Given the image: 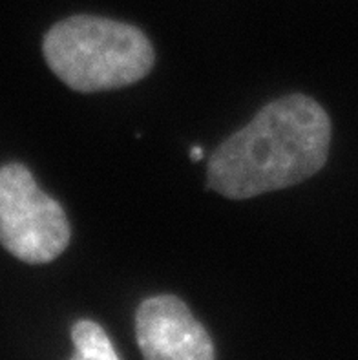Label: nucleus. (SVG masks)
<instances>
[{"label":"nucleus","mask_w":358,"mask_h":360,"mask_svg":"<svg viewBox=\"0 0 358 360\" xmlns=\"http://www.w3.org/2000/svg\"><path fill=\"white\" fill-rule=\"evenodd\" d=\"M331 143V119L304 94L263 106L209 160V187L229 200H247L305 181L322 169Z\"/></svg>","instance_id":"obj_1"},{"label":"nucleus","mask_w":358,"mask_h":360,"mask_svg":"<svg viewBox=\"0 0 358 360\" xmlns=\"http://www.w3.org/2000/svg\"><path fill=\"white\" fill-rule=\"evenodd\" d=\"M42 51L51 72L81 94L130 86L148 75L155 59L139 27L94 15H75L51 26Z\"/></svg>","instance_id":"obj_2"},{"label":"nucleus","mask_w":358,"mask_h":360,"mask_svg":"<svg viewBox=\"0 0 358 360\" xmlns=\"http://www.w3.org/2000/svg\"><path fill=\"white\" fill-rule=\"evenodd\" d=\"M72 229L59 201L20 163L0 169V243L26 264H48L68 247Z\"/></svg>","instance_id":"obj_3"},{"label":"nucleus","mask_w":358,"mask_h":360,"mask_svg":"<svg viewBox=\"0 0 358 360\" xmlns=\"http://www.w3.org/2000/svg\"><path fill=\"white\" fill-rule=\"evenodd\" d=\"M136 333L145 360H214L209 333L174 295L141 302Z\"/></svg>","instance_id":"obj_4"},{"label":"nucleus","mask_w":358,"mask_h":360,"mask_svg":"<svg viewBox=\"0 0 358 360\" xmlns=\"http://www.w3.org/2000/svg\"><path fill=\"white\" fill-rule=\"evenodd\" d=\"M75 346L72 360H119L114 344L106 331L94 320H79L72 328Z\"/></svg>","instance_id":"obj_5"},{"label":"nucleus","mask_w":358,"mask_h":360,"mask_svg":"<svg viewBox=\"0 0 358 360\" xmlns=\"http://www.w3.org/2000/svg\"><path fill=\"white\" fill-rule=\"evenodd\" d=\"M203 148L201 146H192V150H191V158L194 161H201L203 160Z\"/></svg>","instance_id":"obj_6"}]
</instances>
